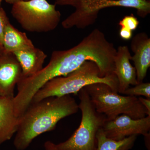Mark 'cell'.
Instances as JSON below:
<instances>
[{"label":"cell","mask_w":150,"mask_h":150,"mask_svg":"<svg viewBox=\"0 0 150 150\" xmlns=\"http://www.w3.org/2000/svg\"><path fill=\"white\" fill-rule=\"evenodd\" d=\"M22 69L21 78H27L35 75L42 69L47 58L44 52L35 46L13 52Z\"/></svg>","instance_id":"obj_12"},{"label":"cell","mask_w":150,"mask_h":150,"mask_svg":"<svg viewBox=\"0 0 150 150\" xmlns=\"http://www.w3.org/2000/svg\"><path fill=\"white\" fill-rule=\"evenodd\" d=\"M137 137L133 135L120 141H115L108 138L101 128L96 134V150H130L134 146Z\"/></svg>","instance_id":"obj_14"},{"label":"cell","mask_w":150,"mask_h":150,"mask_svg":"<svg viewBox=\"0 0 150 150\" xmlns=\"http://www.w3.org/2000/svg\"><path fill=\"white\" fill-rule=\"evenodd\" d=\"M118 24L121 27L125 28L133 31L137 29L139 24V21L136 17L131 14L130 15L124 16Z\"/></svg>","instance_id":"obj_16"},{"label":"cell","mask_w":150,"mask_h":150,"mask_svg":"<svg viewBox=\"0 0 150 150\" xmlns=\"http://www.w3.org/2000/svg\"><path fill=\"white\" fill-rule=\"evenodd\" d=\"M78 94L82 114L80 124L68 140L56 144L59 150H96L97 133L107 120L96 110L84 88Z\"/></svg>","instance_id":"obj_5"},{"label":"cell","mask_w":150,"mask_h":150,"mask_svg":"<svg viewBox=\"0 0 150 150\" xmlns=\"http://www.w3.org/2000/svg\"><path fill=\"white\" fill-rule=\"evenodd\" d=\"M44 147L45 150H59L57 147L56 144L50 141L45 142Z\"/></svg>","instance_id":"obj_20"},{"label":"cell","mask_w":150,"mask_h":150,"mask_svg":"<svg viewBox=\"0 0 150 150\" xmlns=\"http://www.w3.org/2000/svg\"><path fill=\"white\" fill-rule=\"evenodd\" d=\"M131 56L127 46H119L116 50L114 74L118 79V93L123 94L130 86L138 84L136 69L130 62Z\"/></svg>","instance_id":"obj_9"},{"label":"cell","mask_w":150,"mask_h":150,"mask_svg":"<svg viewBox=\"0 0 150 150\" xmlns=\"http://www.w3.org/2000/svg\"><path fill=\"white\" fill-rule=\"evenodd\" d=\"M131 51L138 83L143 82L150 67V38L145 32H141L132 38Z\"/></svg>","instance_id":"obj_10"},{"label":"cell","mask_w":150,"mask_h":150,"mask_svg":"<svg viewBox=\"0 0 150 150\" xmlns=\"http://www.w3.org/2000/svg\"><path fill=\"white\" fill-rule=\"evenodd\" d=\"M4 49L3 46H0V54H1L2 52L4 51Z\"/></svg>","instance_id":"obj_22"},{"label":"cell","mask_w":150,"mask_h":150,"mask_svg":"<svg viewBox=\"0 0 150 150\" xmlns=\"http://www.w3.org/2000/svg\"><path fill=\"white\" fill-rule=\"evenodd\" d=\"M23 1H29V0H23Z\"/></svg>","instance_id":"obj_24"},{"label":"cell","mask_w":150,"mask_h":150,"mask_svg":"<svg viewBox=\"0 0 150 150\" xmlns=\"http://www.w3.org/2000/svg\"><path fill=\"white\" fill-rule=\"evenodd\" d=\"M102 129L108 138L120 141L133 135L149 136L150 116L134 119L124 114L118 115L112 120L106 121Z\"/></svg>","instance_id":"obj_7"},{"label":"cell","mask_w":150,"mask_h":150,"mask_svg":"<svg viewBox=\"0 0 150 150\" xmlns=\"http://www.w3.org/2000/svg\"><path fill=\"white\" fill-rule=\"evenodd\" d=\"M55 5L71 6L75 11L62 22L65 29L74 27L79 29L95 23L100 11L112 7L136 9L137 14L145 18L150 13V0H55Z\"/></svg>","instance_id":"obj_3"},{"label":"cell","mask_w":150,"mask_h":150,"mask_svg":"<svg viewBox=\"0 0 150 150\" xmlns=\"http://www.w3.org/2000/svg\"><path fill=\"white\" fill-rule=\"evenodd\" d=\"M79 104L71 95L51 97L31 102L19 118L13 145L17 150H25L39 135L52 131L60 120L75 114Z\"/></svg>","instance_id":"obj_1"},{"label":"cell","mask_w":150,"mask_h":150,"mask_svg":"<svg viewBox=\"0 0 150 150\" xmlns=\"http://www.w3.org/2000/svg\"><path fill=\"white\" fill-rule=\"evenodd\" d=\"M2 1V0H0V6H1V3Z\"/></svg>","instance_id":"obj_23"},{"label":"cell","mask_w":150,"mask_h":150,"mask_svg":"<svg viewBox=\"0 0 150 150\" xmlns=\"http://www.w3.org/2000/svg\"><path fill=\"white\" fill-rule=\"evenodd\" d=\"M138 98L140 102L146 109L148 116H150V98H144L142 97Z\"/></svg>","instance_id":"obj_19"},{"label":"cell","mask_w":150,"mask_h":150,"mask_svg":"<svg viewBox=\"0 0 150 150\" xmlns=\"http://www.w3.org/2000/svg\"><path fill=\"white\" fill-rule=\"evenodd\" d=\"M34 46L25 33L19 31L10 21L6 25L3 40V47L7 52L14 51Z\"/></svg>","instance_id":"obj_13"},{"label":"cell","mask_w":150,"mask_h":150,"mask_svg":"<svg viewBox=\"0 0 150 150\" xmlns=\"http://www.w3.org/2000/svg\"><path fill=\"white\" fill-rule=\"evenodd\" d=\"M2 1H5L6 3H8V4L13 5L14 4L23 1V0H2Z\"/></svg>","instance_id":"obj_21"},{"label":"cell","mask_w":150,"mask_h":150,"mask_svg":"<svg viewBox=\"0 0 150 150\" xmlns=\"http://www.w3.org/2000/svg\"><path fill=\"white\" fill-rule=\"evenodd\" d=\"M22 77L19 63L12 53L4 50L0 54V96L14 97V91Z\"/></svg>","instance_id":"obj_8"},{"label":"cell","mask_w":150,"mask_h":150,"mask_svg":"<svg viewBox=\"0 0 150 150\" xmlns=\"http://www.w3.org/2000/svg\"><path fill=\"white\" fill-rule=\"evenodd\" d=\"M9 22L5 11L0 6V46H3V36L6 25Z\"/></svg>","instance_id":"obj_17"},{"label":"cell","mask_w":150,"mask_h":150,"mask_svg":"<svg viewBox=\"0 0 150 150\" xmlns=\"http://www.w3.org/2000/svg\"><path fill=\"white\" fill-rule=\"evenodd\" d=\"M98 112L105 115L107 121L124 114L134 119L144 118L147 111L136 96L121 95L110 86L96 83L84 87Z\"/></svg>","instance_id":"obj_4"},{"label":"cell","mask_w":150,"mask_h":150,"mask_svg":"<svg viewBox=\"0 0 150 150\" xmlns=\"http://www.w3.org/2000/svg\"><path fill=\"white\" fill-rule=\"evenodd\" d=\"M129 87L123 92V94L129 96H143L146 98H150V83L142 82Z\"/></svg>","instance_id":"obj_15"},{"label":"cell","mask_w":150,"mask_h":150,"mask_svg":"<svg viewBox=\"0 0 150 150\" xmlns=\"http://www.w3.org/2000/svg\"><path fill=\"white\" fill-rule=\"evenodd\" d=\"M11 13L23 29L29 32H48L56 29L61 14L56 5L46 0L21 1L12 5Z\"/></svg>","instance_id":"obj_6"},{"label":"cell","mask_w":150,"mask_h":150,"mask_svg":"<svg viewBox=\"0 0 150 150\" xmlns=\"http://www.w3.org/2000/svg\"><path fill=\"white\" fill-rule=\"evenodd\" d=\"M13 99L0 96V145L11 139L18 128L19 118L15 113Z\"/></svg>","instance_id":"obj_11"},{"label":"cell","mask_w":150,"mask_h":150,"mask_svg":"<svg viewBox=\"0 0 150 150\" xmlns=\"http://www.w3.org/2000/svg\"><path fill=\"white\" fill-rule=\"evenodd\" d=\"M96 83L106 84L118 93V81L115 74L102 77L97 65L93 62L86 61L69 74L48 81L35 93L31 102L51 97L77 94L86 86Z\"/></svg>","instance_id":"obj_2"},{"label":"cell","mask_w":150,"mask_h":150,"mask_svg":"<svg viewBox=\"0 0 150 150\" xmlns=\"http://www.w3.org/2000/svg\"><path fill=\"white\" fill-rule=\"evenodd\" d=\"M119 35L123 40H130L133 36V31L124 27H121Z\"/></svg>","instance_id":"obj_18"}]
</instances>
